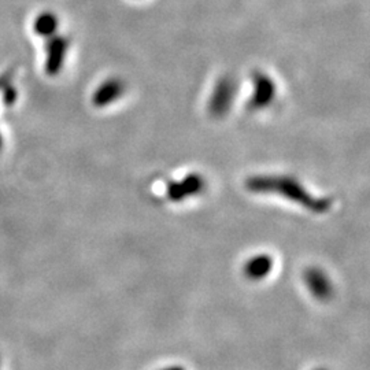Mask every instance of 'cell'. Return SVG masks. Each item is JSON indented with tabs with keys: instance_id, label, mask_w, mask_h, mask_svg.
<instances>
[{
	"instance_id": "3",
	"label": "cell",
	"mask_w": 370,
	"mask_h": 370,
	"mask_svg": "<svg viewBox=\"0 0 370 370\" xmlns=\"http://www.w3.org/2000/svg\"><path fill=\"white\" fill-rule=\"evenodd\" d=\"M254 92L249 101V110L258 111L270 106L276 98V83L264 72H255L253 74Z\"/></svg>"
},
{
	"instance_id": "7",
	"label": "cell",
	"mask_w": 370,
	"mask_h": 370,
	"mask_svg": "<svg viewBox=\"0 0 370 370\" xmlns=\"http://www.w3.org/2000/svg\"><path fill=\"white\" fill-rule=\"evenodd\" d=\"M273 267V260L267 254H258L244 264V273L251 280L264 278Z\"/></svg>"
},
{
	"instance_id": "2",
	"label": "cell",
	"mask_w": 370,
	"mask_h": 370,
	"mask_svg": "<svg viewBox=\"0 0 370 370\" xmlns=\"http://www.w3.org/2000/svg\"><path fill=\"white\" fill-rule=\"evenodd\" d=\"M236 81L230 76H224L215 83L209 102V111L214 118H222L229 112L236 96Z\"/></svg>"
},
{
	"instance_id": "5",
	"label": "cell",
	"mask_w": 370,
	"mask_h": 370,
	"mask_svg": "<svg viewBox=\"0 0 370 370\" xmlns=\"http://www.w3.org/2000/svg\"><path fill=\"white\" fill-rule=\"evenodd\" d=\"M125 94V84L119 78H108L95 91L92 102L96 107L112 105Z\"/></svg>"
},
{
	"instance_id": "6",
	"label": "cell",
	"mask_w": 370,
	"mask_h": 370,
	"mask_svg": "<svg viewBox=\"0 0 370 370\" xmlns=\"http://www.w3.org/2000/svg\"><path fill=\"white\" fill-rule=\"evenodd\" d=\"M306 281L310 291L318 298H328L330 295L332 285L322 270L309 269L306 273Z\"/></svg>"
},
{
	"instance_id": "1",
	"label": "cell",
	"mask_w": 370,
	"mask_h": 370,
	"mask_svg": "<svg viewBox=\"0 0 370 370\" xmlns=\"http://www.w3.org/2000/svg\"><path fill=\"white\" fill-rule=\"evenodd\" d=\"M244 185L246 190L251 194L277 195L316 214L329 212L332 206L330 199L317 198L312 195L298 178L291 176H274V174L253 176L246 180Z\"/></svg>"
},
{
	"instance_id": "4",
	"label": "cell",
	"mask_w": 370,
	"mask_h": 370,
	"mask_svg": "<svg viewBox=\"0 0 370 370\" xmlns=\"http://www.w3.org/2000/svg\"><path fill=\"white\" fill-rule=\"evenodd\" d=\"M206 181L198 173H190L180 181H173L167 185V198L171 202H183L188 198L198 196L205 191Z\"/></svg>"
},
{
	"instance_id": "8",
	"label": "cell",
	"mask_w": 370,
	"mask_h": 370,
	"mask_svg": "<svg viewBox=\"0 0 370 370\" xmlns=\"http://www.w3.org/2000/svg\"><path fill=\"white\" fill-rule=\"evenodd\" d=\"M67 44L63 39H56L53 40L50 50V59H49V72L50 73H58L60 70V66L65 60V53H66Z\"/></svg>"
}]
</instances>
